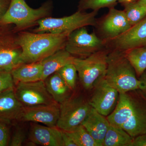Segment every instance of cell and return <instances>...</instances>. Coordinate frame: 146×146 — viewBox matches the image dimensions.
<instances>
[{
    "label": "cell",
    "instance_id": "1",
    "mask_svg": "<svg viewBox=\"0 0 146 146\" xmlns=\"http://www.w3.org/2000/svg\"><path fill=\"white\" fill-rule=\"evenodd\" d=\"M70 33H21L15 42L22 50V63L40 62L58 50L65 48V43Z\"/></svg>",
    "mask_w": 146,
    "mask_h": 146
},
{
    "label": "cell",
    "instance_id": "2",
    "mask_svg": "<svg viewBox=\"0 0 146 146\" xmlns=\"http://www.w3.org/2000/svg\"><path fill=\"white\" fill-rule=\"evenodd\" d=\"M105 78L119 94L139 89L140 81L124 52L109 50Z\"/></svg>",
    "mask_w": 146,
    "mask_h": 146
},
{
    "label": "cell",
    "instance_id": "3",
    "mask_svg": "<svg viewBox=\"0 0 146 146\" xmlns=\"http://www.w3.org/2000/svg\"><path fill=\"white\" fill-rule=\"evenodd\" d=\"M98 13L97 11L86 13L78 10L72 15L62 18H42L37 21L38 27L34 31L37 33L60 34L71 33L83 27H94L96 23V17Z\"/></svg>",
    "mask_w": 146,
    "mask_h": 146
},
{
    "label": "cell",
    "instance_id": "4",
    "mask_svg": "<svg viewBox=\"0 0 146 146\" xmlns=\"http://www.w3.org/2000/svg\"><path fill=\"white\" fill-rule=\"evenodd\" d=\"M109 52L106 48L85 58H74L73 63L76 69L80 81L84 89H92L96 82L105 75Z\"/></svg>",
    "mask_w": 146,
    "mask_h": 146
},
{
    "label": "cell",
    "instance_id": "5",
    "mask_svg": "<svg viewBox=\"0 0 146 146\" xmlns=\"http://www.w3.org/2000/svg\"><path fill=\"white\" fill-rule=\"evenodd\" d=\"M48 12L49 7L47 5L33 9L25 0H11L8 9L0 19V25L13 24L16 30H21L46 18Z\"/></svg>",
    "mask_w": 146,
    "mask_h": 146
},
{
    "label": "cell",
    "instance_id": "6",
    "mask_svg": "<svg viewBox=\"0 0 146 146\" xmlns=\"http://www.w3.org/2000/svg\"><path fill=\"white\" fill-rule=\"evenodd\" d=\"M60 105V115L56 127L72 131L81 125L91 111L89 100L81 95L72 96Z\"/></svg>",
    "mask_w": 146,
    "mask_h": 146
},
{
    "label": "cell",
    "instance_id": "7",
    "mask_svg": "<svg viewBox=\"0 0 146 146\" xmlns=\"http://www.w3.org/2000/svg\"><path fill=\"white\" fill-rule=\"evenodd\" d=\"M106 48V42L98 36L95 32L89 33L86 27L70 33L65 46V49L73 56L82 58Z\"/></svg>",
    "mask_w": 146,
    "mask_h": 146
},
{
    "label": "cell",
    "instance_id": "8",
    "mask_svg": "<svg viewBox=\"0 0 146 146\" xmlns=\"http://www.w3.org/2000/svg\"><path fill=\"white\" fill-rule=\"evenodd\" d=\"M95 33L106 42L125 33L131 27L123 10L114 7L109 8L107 14L97 19Z\"/></svg>",
    "mask_w": 146,
    "mask_h": 146
},
{
    "label": "cell",
    "instance_id": "9",
    "mask_svg": "<svg viewBox=\"0 0 146 146\" xmlns=\"http://www.w3.org/2000/svg\"><path fill=\"white\" fill-rule=\"evenodd\" d=\"M16 84L14 88L15 95L24 107L57 103L47 91L44 80Z\"/></svg>",
    "mask_w": 146,
    "mask_h": 146
},
{
    "label": "cell",
    "instance_id": "10",
    "mask_svg": "<svg viewBox=\"0 0 146 146\" xmlns=\"http://www.w3.org/2000/svg\"><path fill=\"white\" fill-rule=\"evenodd\" d=\"M89 100L91 107L107 117L113 111L119 100V93L107 83L105 76L100 78L92 89Z\"/></svg>",
    "mask_w": 146,
    "mask_h": 146
},
{
    "label": "cell",
    "instance_id": "11",
    "mask_svg": "<svg viewBox=\"0 0 146 146\" xmlns=\"http://www.w3.org/2000/svg\"><path fill=\"white\" fill-rule=\"evenodd\" d=\"M109 50L125 52L146 46V17L121 35L106 43Z\"/></svg>",
    "mask_w": 146,
    "mask_h": 146
},
{
    "label": "cell",
    "instance_id": "12",
    "mask_svg": "<svg viewBox=\"0 0 146 146\" xmlns=\"http://www.w3.org/2000/svg\"><path fill=\"white\" fill-rule=\"evenodd\" d=\"M60 115V105L58 103L24 107L17 120L22 122L41 123L56 127Z\"/></svg>",
    "mask_w": 146,
    "mask_h": 146
},
{
    "label": "cell",
    "instance_id": "13",
    "mask_svg": "<svg viewBox=\"0 0 146 146\" xmlns=\"http://www.w3.org/2000/svg\"><path fill=\"white\" fill-rule=\"evenodd\" d=\"M122 129L133 138L146 133V94L134 90V102L131 116Z\"/></svg>",
    "mask_w": 146,
    "mask_h": 146
},
{
    "label": "cell",
    "instance_id": "14",
    "mask_svg": "<svg viewBox=\"0 0 146 146\" xmlns=\"http://www.w3.org/2000/svg\"><path fill=\"white\" fill-rule=\"evenodd\" d=\"M29 139L35 145L44 146H63L62 130L32 123L31 125Z\"/></svg>",
    "mask_w": 146,
    "mask_h": 146
},
{
    "label": "cell",
    "instance_id": "15",
    "mask_svg": "<svg viewBox=\"0 0 146 146\" xmlns=\"http://www.w3.org/2000/svg\"><path fill=\"white\" fill-rule=\"evenodd\" d=\"M134 102V90L121 93L115 109L106 117L111 125L122 128L131 116Z\"/></svg>",
    "mask_w": 146,
    "mask_h": 146
},
{
    "label": "cell",
    "instance_id": "16",
    "mask_svg": "<svg viewBox=\"0 0 146 146\" xmlns=\"http://www.w3.org/2000/svg\"><path fill=\"white\" fill-rule=\"evenodd\" d=\"M96 141L98 146H103L104 140L110 124L107 117L92 108L82 124Z\"/></svg>",
    "mask_w": 146,
    "mask_h": 146
},
{
    "label": "cell",
    "instance_id": "17",
    "mask_svg": "<svg viewBox=\"0 0 146 146\" xmlns=\"http://www.w3.org/2000/svg\"><path fill=\"white\" fill-rule=\"evenodd\" d=\"M23 108L16 98L14 89L0 94V121L17 120Z\"/></svg>",
    "mask_w": 146,
    "mask_h": 146
},
{
    "label": "cell",
    "instance_id": "18",
    "mask_svg": "<svg viewBox=\"0 0 146 146\" xmlns=\"http://www.w3.org/2000/svg\"><path fill=\"white\" fill-rule=\"evenodd\" d=\"M74 57L64 48L43 59L41 61L43 67L42 80L44 81L65 65L73 63Z\"/></svg>",
    "mask_w": 146,
    "mask_h": 146
},
{
    "label": "cell",
    "instance_id": "19",
    "mask_svg": "<svg viewBox=\"0 0 146 146\" xmlns=\"http://www.w3.org/2000/svg\"><path fill=\"white\" fill-rule=\"evenodd\" d=\"M47 91L56 102L61 104L72 96V90L57 72L44 80Z\"/></svg>",
    "mask_w": 146,
    "mask_h": 146
},
{
    "label": "cell",
    "instance_id": "20",
    "mask_svg": "<svg viewBox=\"0 0 146 146\" xmlns=\"http://www.w3.org/2000/svg\"><path fill=\"white\" fill-rule=\"evenodd\" d=\"M43 67L41 61L23 63L11 71L15 84L19 82H33L42 80Z\"/></svg>",
    "mask_w": 146,
    "mask_h": 146
},
{
    "label": "cell",
    "instance_id": "21",
    "mask_svg": "<svg viewBox=\"0 0 146 146\" xmlns=\"http://www.w3.org/2000/svg\"><path fill=\"white\" fill-rule=\"evenodd\" d=\"M22 50L20 47L0 42V70L11 72L18 65L23 64Z\"/></svg>",
    "mask_w": 146,
    "mask_h": 146
},
{
    "label": "cell",
    "instance_id": "22",
    "mask_svg": "<svg viewBox=\"0 0 146 146\" xmlns=\"http://www.w3.org/2000/svg\"><path fill=\"white\" fill-rule=\"evenodd\" d=\"M133 138L121 128L110 125L103 146H132Z\"/></svg>",
    "mask_w": 146,
    "mask_h": 146
},
{
    "label": "cell",
    "instance_id": "23",
    "mask_svg": "<svg viewBox=\"0 0 146 146\" xmlns=\"http://www.w3.org/2000/svg\"><path fill=\"white\" fill-rule=\"evenodd\" d=\"M124 52L139 78L146 70V46L136 47Z\"/></svg>",
    "mask_w": 146,
    "mask_h": 146
},
{
    "label": "cell",
    "instance_id": "24",
    "mask_svg": "<svg viewBox=\"0 0 146 146\" xmlns=\"http://www.w3.org/2000/svg\"><path fill=\"white\" fill-rule=\"evenodd\" d=\"M123 6L124 11L131 27L138 24L146 17V4L136 0Z\"/></svg>",
    "mask_w": 146,
    "mask_h": 146
},
{
    "label": "cell",
    "instance_id": "25",
    "mask_svg": "<svg viewBox=\"0 0 146 146\" xmlns=\"http://www.w3.org/2000/svg\"><path fill=\"white\" fill-rule=\"evenodd\" d=\"M65 132L77 146H98L94 138L82 125L72 131Z\"/></svg>",
    "mask_w": 146,
    "mask_h": 146
},
{
    "label": "cell",
    "instance_id": "26",
    "mask_svg": "<svg viewBox=\"0 0 146 146\" xmlns=\"http://www.w3.org/2000/svg\"><path fill=\"white\" fill-rule=\"evenodd\" d=\"M118 0H80L78 10L91 9L98 11L100 9L114 7Z\"/></svg>",
    "mask_w": 146,
    "mask_h": 146
},
{
    "label": "cell",
    "instance_id": "27",
    "mask_svg": "<svg viewBox=\"0 0 146 146\" xmlns=\"http://www.w3.org/2000/svg\"><path fill=\"white\" fill-rule=\"evenodd\" d=\"M61 77L72 90H74L76 84L77 71L73 63L67 64L58 72Z\"/></svg>",
    "mask_w": 146,
    "mask_h": 146
},
{
    "label": "cell",
    "instance_id": "28",
    "mask_svg": "<svg viewBox=\"0 0 146 146\" xmlns=\"http://www.w3.org/2000/svg\"><path fill=\"white\" fill-rule=\"evenodd\" d=\"M14 84L11 72L0 70V94L14 89Z\"/></svg>",
    "mask_w": 146,
    "mask_h": 146
},
{
    "label": "cell",
    "instance_id": "29",
    "mask_svg": "<svg viewBox=\"0 0 146 146\" xmlns=\"http://www.w3.org/2000/svg\"><path fill=\"white\" fill-rule=\"evenodd\" d=\"M26 139V133L23 129H17L13 133L11 141L10 146H21Z\"/></svg>",
    "mask_w": 146,
    "mask_h": 146
},
{
    "label": "cell",
    "instance_id": "30",
    "mask_svg": "<svg viewBox=\"0 0 146 146\" xmlns=\"http://www.w3.org/2000/svg\"><path fill=\"white\" fill-rule=\"evenodd\" d=\"M8 137V128L2 121H0V146L7 145Z\"/></svg>",
    "mask_w": 146,
    "mask_h": 146
},
{
    "label": "cell",
    "instance_id": "31",
    "mask_svg": "<svg viewBox=\"0 0 146 146\" xmlns=\"http://www.w3.org/2000/svg\"><path fill=\"white\" fill-rule=\"evenodd\" d=\"M132 146H146V133L133 138Z\"/></svg>",
    "mask_w": 146,
    "mask_h": 146
},
{
    "label": "cell",
    "instance_id": "32",
    "mask_svg": "<svg viewBox=\"0 0 146 146\" xmlns=\"http://www.w3.org/2000/svg\"><path fill=\"white\" fill-rule=\"evenodd\" d=\"M63 146H77L72 138L65 131H62Z\"/></svg>",
    "mask_w": 146,
    "mask_h": 146
},
{
    "label": "cell",
    "instance_id": "33",
    "mask_svg": "<svg viewBox=\"0 0 146 146\" xmlns=\"http://www.w3.org/2000/svg\"><path fill=\"white\" fill-rule=\"evenodd\" d=\"M11 0H0V19L8 9Z\"/></svg>",
    "mask_w": 146,
    "mask_h": 146
},
{
    "label": "cell",
    "instance_id": "34",
    "mask_svg": "<svg viewBox=\"0 0 146 146\" xmlns=\"http://www.w3.org/2000/svg\"><path fill=\"white\" fill-rule=\"evenodd\" d=\"M140 81L139 89L146 94V70L139 78Z\"/></svg>",
    "mask_w": 146,
    "mask_h": 146
},
{
    "label": "cell",
    "instance_id": "35",
    "mask_svg": "<svg viewBox=\"0 0 146 146\" xmlns=\"http://www.w3.org/2000/svg\"><path fill=\"white\" fill-rule=\"evenodd\" d=\"M135 1H136V0H118V2L121 3V4L124 5L126 4Z\"/></svg>",
    "mask_w": 146,
    "mask_h": 146
},
{
    "label": "cell",
    "instance_id": "36",
    "mask_svg": "<svg viewBox=\"0 0 146 146\" xmlns=\"http://www.w3.org/2000/svg\"><path fill=\"white\" fill-rule=\"evenodd\" d=\"M140 2L146 4V0H137Z\"/></svg>",
    "mask_w": 146,
    "mask_h": 146
}]
</instances>
